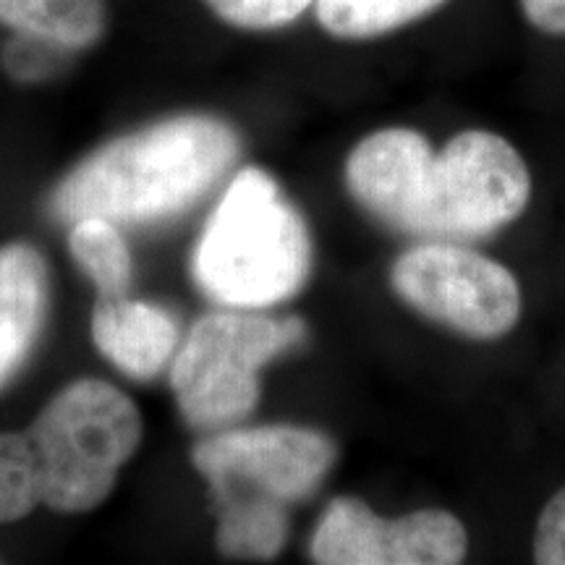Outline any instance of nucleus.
<instances>
[{
  "instance_id": "nucleus-17",
  "label": "nucleus",
  "mask_w": 565,
  "mask_h": 565,
  "mask_svg": "<svg viewBox=\"0 0 565 565\" xmlns=\"http://www.w3.org/2000/svg\"><path fill=\"white\" fill-rule=\"evenodd\" d=\"M534 561L565 565V487L542 508L534 529Z\"/></svg>"
},
{
  "instance_id": "nucleus-8",
  "label": "nucleus",
  "mask_w": 565,
  "mask_h": 565,
  "mask_svg": "<svg viewBox=\"0 0 565 565\" xmlns=\"http://www.w3.org/2000/svg\"><path fill=\"white\" fill-rule=\"evenodd\" d=\"M469 553L450 511L424 508L383 519L359 498H333L317 521L309 557L320 565H456Z\"/></svg>"
},
{
  "instance_id": "nucleus-18",
  "label": "nucleus",
  "mask_w": 565,
  "mask_h": 565,
  "mask_svg": "<svg viewBox=\"0 0 565 565\" xmlns=\"http://www.w3.org/2000/svg\"><path fill=\"white\" fill-rule=\"evenodd\" d=\"M519 6L536 32L565 38V0H519Z\"/></svg>"
},
{
  "instance_id": "nucleus-15",
  "label": "nucleus",
  "mask_w": 565,
  "mask_h": 565,
  "mask_svg": "<svg viewBox=\"0 0 565 565\" xmlns=\"http://www.w3.org/2000/svg\"><path fill=\"white\" fill-rule=\"evenodd\" d=\"M40 505V471L30 437L0 433V526L24 521Z\"/></svg>"
},
{
  "instance_id": "nucleus-7",
  "label": "nucleus",
  "mask_w": 565,
  "mask_h": 565,
  "mask_svg": "<svg viewBox=\"0 0 565 565\" xmlns=\"http://www.w3.org/2000/svg\"><path fill=\"white\" fill-rule=\"evenodd\" d=\"M335 461L333 437L299 424L215 429L192 448L196 475L215 503L265 498L291 508L320 490Z\"/></svg>"
},
{
  "instance_id": "nucleus-9",
  "label": "nucleus",
  "mask_w": 565,
  "mask_h": 565,
  "mask_svg": "<svg viewBox=\"0 0 565 565\" xmlns=\"http://www.w3.org/2000/svg\"><path fill=\"white\" fill-rule=\"evenodd\" d=\"M89 333L105 362L131 380L158 377L181 345V328L166 307L129 296H100Z\"/></svg>"
},
{
  "instance_id": "nucleus-2",
  "label": "nucleus",
  "mask_w": 565,
  "mask_h": 565,
  "mask_svg": "<svg viewBox=\"0 0 565 565\" xmlns=\"http://www.w3.org/2000/svg\"><path fill=\"white\" fill-rule=\"evenodd\" d=\"M242 152L238 131L207 113H181L110 139L51 194L63 223L105 217L116 225L175 221L202 202Z\"/></svg>"
},
{
  "instance_id": "nucleus-3",
  "label": "nucleus",
  "mask_w": 565,
  "mask_h": 565,
  "mask_svg": "<svg viewBox=\"0 0 565 565\" xmlns=\"http://www.w3.org/2000/svg\"><path fill=\"white\" fill-rule=\"evenodd\" d=\"M315 244L303 215L263 168L233 175L196 238V288L228 309H265L294 299L312 278Z\"/></svg>"
},
{
  "instance_id": "nucleus-12",
  "label": "nucleus",
  "mask_w": 565,
  "mask_h": 565,
  "mask_svg": "<svg viewBox=\"0 0 565 565\" xmlns=\"http://www.w3.org/2000/svg\"><path fill=\"white\" fill-rule=\"evenodd\" d=\"M215 547L238 561H275L291 532L288 508L265 498L217 500Z\"/></svg>"
},
{
  "instance_id": "nucleus-1",
  "label": "nucleus",
  "mask_w": 565,
  "mask_h": 565,
  "mask_svg": "<svg viewBox=\"0 0 565 565\" xmlns=\"http://www.w3.org/2000/svg\"><path fill=\"white\" fill-rule=\"evenodd\" d=\"M345 186L387 228L424 242H469L524 215L532 173L494 131H461L435 152L424 134L391 126L353 147Z\"/></svg>"
},
{
  "instance_id": "nucleus-4",
  "label": "nucleus",
  "mask_w": 565,
  "mask_h": 565,
  "mask_svg": "<svg viewBox=\"0 0 565 565\" xmlns=\"http://www.w3.org/2000/svg\"><path fill=\"white\" fill-rule=\"evenodd\" d=\"M24 433L38 461L42 505L79 515L97 511L116 490L145 422L121 387L82 377L63 385Z\"/></svg>"
},
{
  "instance_id": "nucleus-13",
  "label": "nucleus",
  "mask_w": 565,
  "mask_h": 565,
  "mask_svg": "<svg viewBox=\"0 0 565 565\" xmlns=\"http://www.w3.org/2000/svg\"><path fill=\"white\" fill-rule=\"evenodd\" d=\"M448 0H317L322 30L338 40H374L404 30Z\"/></svg>"
},
{
  "instance_id": "nucleus-5",
  "label": "nucleus",
  "mask_w": 565,
  "mask_h": 565,
  "mask_svg": "<svg viewBox=\"0 0 565 565\" xmlns=\"http://www.w3.org/2000/svg\"><path fill=\"white\" fill-rule=\"evenodd\" d=\"M307 335V322L296 315L228 307L202 315L168 366L183 424L204 435L236 427L259 404L265 366L299 349Z\"/></svg>"
},
{
  "instance_id": "nucleus-11",
  "label": "nucleus",
  "mask_w": 565,
  "mask_h": 565,
  "mask_svg": "<svg viewBox=\"0 0 565 565\" xmlns=\"http://www.w3.org/2000/svg\"><path fill=\"white\" fill-rule=\"evenodd\" d=\"M0 21L13 32L63 51H87L108 26L105 0H0Z\"/></svg>"
},
{
  "instance_id": "nucleus-16",
  "label": "nucleus",
  "mask_w": 565,
  "mask_h": 565,
  "mask_svg": "<svg viewBox=\"0 0 565 565\" xmlns=\"http://www.w3.org/2000/svg\"><path fill=\"white\" fill-rule=\"evenodd\" d=\"M317 0H204L228 26L244 32H273L294 24Z\"/></svg>"
},
{
  "instance_id": "nucleus-14",
  "label": "nucleus",
  "mask_w": 565,
  "mask_h": 565,
  "mask_svg": "<svg viewBox=\"0 0 565 565\" xmlns=\"http://www.w3.org/2000/svg\"><path fill=\"white\" fill-rule=\"evenodd\" d=\"M68 252L100 296H126L134 263L121 225L105 217H79L71 223Z\"/></svg>"
},
{
  "instance_id": "nucleus-10",
  "label": "nucleus",
  "mask_w": 565,
  "mask_h": 565,
  "mask_svg": "<svg viewBox=\"0 0 565 565\" xmlns=\"http://www.w3.org/2000/svg\"><path fill=\"white\" fill-rule=\"evenodd\" d=\"M51 315V267L30 242L0 246V391L38 349Z\"/></svg>"
},
{
  "instance_id": "nucleus-6",
  "label": "nucleus",
  "mask_w": 565,
  "mask_h": 565,
  "mask_svg": "<svg viewBox=\"0 0 565 565\" xmlns=\"http://www.w3.org/2000/svg\"><path fill=\"white\" fill-rule=\"evenodd\" d=\"M395 296L454 333L498 341L521 317V288L505 265L456 242L416 244L391 267Z\"/></svg>"
}]
</instances>
